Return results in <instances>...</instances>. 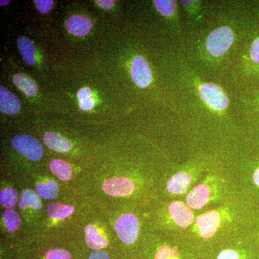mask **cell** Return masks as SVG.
<instances>
[{"instance_id": "obj_1", "label": "cell", "mask_w": 259, "mask_h": 259, "mask_svg": "<svg viewBox=\"0 0 259 259\" xmlns=\"http://www.w3.org/2000/svg\"><path fill=\"white\" fill-rule=\"evenodd\" d=\"M234 35L231 29L222 27L211 32L206 40V48L209 54L215 57L224 55L231 47Z\"/></svg>"}, {"instance_id": "obj_2", "label": "cell", "mask_w": 259, "mask_h": 259, "mask_svg": "<svg viewBox=\"0 0 259 259\" xmlns=\"http://www.w3.org/2000/svg\"><path fill=\"white\" fill-rule=\"evenodd\" d=\"M12 144L18 152L32 161H38L44 155L42 145L32 136L26 135L15 136L12 140Z\"/></svg>"}, {"instance_id": "obj_3", "label": "cell", "mask_w": 259, "mask_h": 259, "mask_svg": "<svg viewBox=\"0 0 259 259\" xmlns=\"http://www.w3.org/2000/svg\"><path fill=\"white\" fill-rule=\"evenodd\" d=\"M115 230L121 241L125 244H132L139 234V221L134 214H123L116 221Z\"/></svg>"}, {"instance_id": "obj_4", "label": "cell", "mask_w": 259, "mask_h": 259, "mask_svg": "<svg viewBox=\"0 0 259 259\" xmlns=\"http://www.w3.org/2000/svg\"><path fill=\"white\" fill-rule=\"evenodd\" d=\"M199 94L204 101L215 110L222 111L229 105V100L222 89L214 83H205L199 88Z\"/></svg>"}, {"instance_id": "obj_5", "label": "cell", "mask_w": 259, "mask_h": 259, "mask_svg": "<svg viewBox=\"0 0 259 259\" xmlns=\"http://www.w3.org/2000/svg\"><path fill=\"white\" fill-rule=\"evenodd\" d=\"M131 76L135 83L141 88H146L152 81V74L147 61L141 56L135 58L131 64Z\"/></svg>"}, {"instance_id": "obj_6", "label": "cell", "mask_w": 259, "mask_h": 259, "mask_svg": "<svg viewBox=\"0 0 259 259\" xmlns=\"http://www.w3.org/2000/svg\"><path fill=\"white\" fill-rule=\"evenodd\" d=\"M102 188L105 193L112 197H124L134 192L135 185L129 179L117 177L105 181Z\"/></svg>"}, {"instance_id": "obj_7", "label": "cell", "mask_w": 259, "mask_h": 259, "mask_svg": "<svg viewBox=\"0 0 259 259\" xmlns=\"http://www.w3.org/2000/svg\"><path fill=\"white\" fill-rule=\"evenodd\" d=\"M221 221L219 213L216 211H209L199 216L197 219V226L199 233L204 238H209L215 233Z\"/></svg>"}, {"instance_id": "obj_8", "label": "cell", "mask_w": 259, "mask_h": 259, "mask_svg": "<svg viewBox=\"0 0 259 259\" xmlns=\"http://www.w3.org/2000/svg\"><path fill=\"white\" fill-rule=\"evenodd\" d=\"M169 213L174 221L179 226L185 228L194 222L193 213L182 202H172L169 206Z\"/></svg>"}, {"instance_id": "obj_9", "label": "cell", "mask_w": 259, "mask_h": 259, "mask_svg": "<svg viewBox=\"0 0 259 259\" xmlns=\"http://www.w3.org/2000/svg\"><path fill=\"white\" fill-rule=\"evenodd\" d=\"M21 103L18 97L4 87H0V110L7 115H15L20 111Z\"/></svg>"}, {"instance_id": "obj_10", "label": "cell", "mask_w": 259, "mask_h": 259, "mask_svg": "<svg viewBox=\"0 0 259 259\" xmlns=\"http://www.w3.org/2000/svg\"><path fill=\"white\" fill-rule=\"evenodd\" d=\"M66 25L68 31L78 37L88 35L93 26L91 20L81 15L71 17L66 21Z\"/></svg>"}, {"instance_id": "obj_11", "label": "cell", "mask_w": 259, "mask_h": 259, "mask_svg": "<svg viewBox=\"0 0 259 259\" xmlns=\"http://www.w3.org/2000/svg\"><path fill=\"white\" fill-rule=\"evenodd\" d=\"M210 196L209 187L204 185L196 187L187 196V202L192 209H201L207 203Z\"/></svg>"}, {"instance_id": "obj_12", "label": "cell", "mask_w": 259, "mask_h": 259, "mask_svg": "<svg viewBox=\"0 0 259 259\" xmlns=\"http://www.w3.org/2000/svg\"><path fill=\"white\" fill-rule=\"evenodd\" d=\"M84 233L85 241L89 248L99 250L107 247V240L100 234L96 226L89 225L85 228Z\"/></svg>"}, {"instance_id": "obj_13", "label": "cell", "mask_w": 259, "mask_h": 259, "mask_svg": "<svg viewBox=\"0 0 259 259\" xmlns=\"http://www.w3.org/2000/svg\"><path fill=\"white\" fill-rule=\"evenodd\" d=\"M44 141L48 147L56 152H69L72 147L69 141L54 133L48 132L45 134Z\"/></svg>"}, {"instance_id": "obj_14", "label": "cell", "mask_w": 259, "mask_h": 259, "mask_svg": "<svg viewBox=\"0 0 259 259\" xmlns=\"http://www.w3.org/2000/svg\"><path fill=\"white\" fill-rule=\"evenodd\" d=\"M191 180L192 178L188 174L185 172L177 173L168 181L167 184V190L172 194L184 193L190 185Z\"/></svg>"}, {"instance_id": "obj_15", "label": "cell", "mask_w": 259, "mask_h": 259, "mask_svg": "<svg viewBox=\"0 0 259 259\" xmlns=\"http://www.w3.org/2000/svg\"><path fill=\"white\" fill-rule=\"evenodd\" d=\"M13 83L27 96L30 97L35 96L38 92L36 83L26 75L22 74L15 75L13 77Z\"/></svg>"}, {"instance_id": "obj_16", "label": "cell", "mask_w": 259, "mask_h": 259, "mask_svg": "<svg viewBox=\"0 0 259 259\" xmlns=\"http://www.w3.org/2000/svg\"><path fill=\"white\" fill-rule=\"evenodd\" d=\"M19 207L20 209L32 207L34 209L39 210L42 208L41 199L39 197L38 194L31 190L27 189L22 192L19 202Z\"/></svg>"}, {"instance_id": "obj_17", "label": "cell", "mask_w": 259, "mask_h": 259, "mask_svg": "<svg viewBox=\"0 0 259 259\" xmlns=\"http://www.w3.org/2000/svg\"><path fill=\"white\" fill-rule=\"evenodd\" d=\"M18 46L23 60L28 65L35 63V48L30 39L25 37H20L18 39Z\"/></svg>"}, {"instance_id": "obj_18", "label": "cell", "mask_w": 259, "mask_h": 259, "mask_svg": "<svg viewBox=\"0 0 259 259\" xmlns=\"http://www.w3.org/2000/svg\"><path fill=\"white\" fill-rule=\"evenodd\" d=\"M74 207L70 204H63L56 202L49 204L47 207V213L53 219L64 220L74 213Z\"/></svg>"}, {"instance_id": "obj_19", "label": "cell", "mask_w": 259, "mask_h": 259, "mask_svg": "<svg viewBox=\"0 0 259 259\" xmlns=\"http://www.w3.org/2000/svg\"><path fill=\"white\" fill-rule=\"evenodd\" d=\"M50 169L61 181H69L71 177V167L69 163L60 159L51 161Z\"/></svg>"}, {"instance_id": "obj_20", "label": "cell", "mask_w": 259, "mask_h": 259, "mask_svg": "<svg viewBox=\"0 0 259 259\" xmlns=\"http://www.w3.org/2000/svg\"><path fill=\"white\" fill-rule=\"evenodd\" d=\"M36 192L39 197L51 200L57 197L59 194V186L54 181H49L47 183L38 184L36 186Z\"/></svg>"}, {"instance_id": "obj_21", "label": "cell", "mask_w": 259, "mask_h": 259, "mask_svg": "<svg viewBox=\"0 0 259 259\" xmlns=\"http://www.w3.org/2000/svg\"><path fill=\"white\" fill-rule=\"evenodd\" d=\"M3 221L8 231L12 233L16 231L21 224V220L18 213L12 209H6L3 213Z\"/></svg>"}, {"instance_id": "obj_22", "label": "cell", "mask_w": 259, "mask_h": 259, "mask_svg": "<svg viewBox=\"0 0 259 259\" xmlns=\"http://www.w3.org/2000/svg\"><path fill=\"white\" fill-rule=\"evenodd\" d=\"M18 194L12 188H7L0 192V203L2 205L10 209L15 207L18 202Z\"/></svg>"}, {"instance_id": "obj_23", "label": "cell", "mask_w": 259, "mask_h": 259, "mask_svg": "<svg viewBox=\"0 0 259 259\" xmlns=\"http://www.w3.org/2000/svg\"><path fill=\"white\" fill-rule=\"evenodd\" d=\"M153 3L158 12L161 15H166V16H170L175 13V10H176L177 3L175 1L155 0Z\"/></svg>"}, {"instance_id": "obj_24", "label": "cell", "mask_w": 259, "mask_h": 259, "mask_svg": "<svg viewBox=\"0 0 259 259\" xmlns=\"http://www.w3.org/2000/svg\"><path fill=\"white\" fill-rule=\"evenodd\" d=\"M155 259H180V257L175 250L163 245L156 252Z\"/></svg>"}, {"instance_id": "obj_25", "label": "cell", "mask_w": 259, "mask_h": 259, "mask_svg": "<svg viewBox=\"0 0 259 259\" xmlns=\"http://www.w3.org/2000/svg\"><path fill=\"white\" fill-rule=\"evenodd\" d=\"M47 259H71V255L69 252L63 249H53L49 250L46 255Z\"/></svg>"}, {"instance_id": "obj_26", "label": "cell", "mask_w": 259, "mask_h": 259, "mask_svg": "<svg viewBox=\"0 0 259 259\" xmlns=\"http://www.w3.org/2000/svg\"><path fill=\"white\" fill-rule=\"evenodd\" d=\"M35 5L37 10L42 14L49 13L54 6L52 0H35Z\"/></svg>"}, {"instance_id": "obj_27", "label": "cell", "mask_w": 259, "mask_h": 259, "mask_svg": "<svg viewBox=\"0 0 259 259\" xmlns=\"http://www.w3.org/2000/svg\"><path fill=\"white\" fill-rule=\"evenodd\" d=\"M250 53L252 60L259 64V37L252 44Z\"/></svg>"}, {"instance_id": "obj_28", "label": "cell", "mask_w": 259, "mask_h": 259, "mask_svg": "<svg viewBox=\"0 0 259 259\" xmlns=\"http://www.w3.org/2000/svg\"><path fill=\"white\" fill-rule=\"evenodd\" d=\"M218 259H239V255L234 250H226L220 253Z\"/></svg>"}, {"instance_id": "obj_29", "label": "cell", "mask_w": 259, "mask_h": 259, "mask_svg": "<svg viewBox=\"0 0 259 259\" xmlns=\"http://www.w3.org/2000/svg\"><path fill=\"white\" fill-rule=\"evenodd\" d=\"M91 96L92 91L90 89L84 88L81 89V90L78 92L77 97L80 101L87 100V99L91 98Z\"/></svg>"}, {"instance_id": "obj_30", "label": "cell", "mask_w": 259, "mask_h": 259, "mask_svg": "<svg viewBox=\"0 0 259 259\" xmlns=\"http://www.w3.org/2000/svg\"><path fill=\"white\" fill-rule=\"evenodd\" d=\"M79 107L83 110H90L93 108L95 105V102L92 98L87 99V100H82L79 102Z\"/></svg>"}, {"instance_id": "obj_31", "label": "cell", "mask_w": 259, "mask_h": 259, "mask_svg": "<svg viewBox=\"0 0 259 259\" xmlns=\"http://www.w3.org/2000/svg\"><path fill=\"white\" fill-rule=\"evenodd\" d=\"M96 3L99 6L101 7L102 9L110 10L113 6L115 1L113 0H97Z\"/></svg>"}, {"instance_id": "obj_32", "label": "cell", "mask_w": 259, "mask_h": 259, "mask_svg": "<svg viewBox=\"0 0 259 259\" xmlns=\"http://www.w3.org/2000/svg\"><path fill=\"white\" fill-rule=\"evenodd\" d=\"M89 259H110V257L105 252L95 251L92 253Z\"/></svg>"}, {"instance_id": "obj_33", "label": "cell", "mask_w": 259, "mask_h": 259, "mask_svg": "<svg viewBox=\"0 0 259 259\" xmlns=\"http://www.w3.org/2000/svg\"><path fill=\"white\" fill-rule=\"evenodd\" d=\"M253 181H254L255 185L259 187V168L255 171L253 175Z\"/></svg>"}, {"instance_id": "obj_34", "label": "cell", "mask_w": 259, "mask_h": 259, "mask_svg": "<svg viewBox=\"0 0 259 259\" xmlns=\"http://www.w3.org/2000/svg\"><path fill=\"white\" fill-rule=\"evenodd\" d=\"M10 3V1L9 0H7V1H3V0H2V1H0V5H1V6H5V5H9Z\"/></svg>"}]
</instances>
